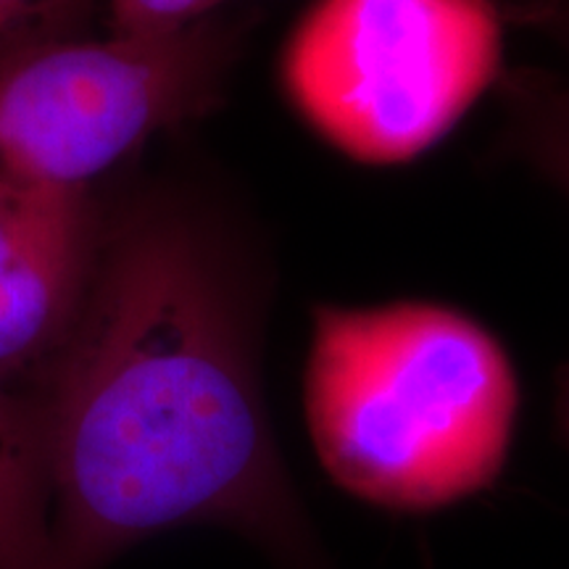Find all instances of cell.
<instances>
[{"instance_id": "cell-6", "label": "cell", "mask_w": 569, "mask_h": 569, "mask_svg": "<svg viewBox=\"0 0 569 569\" xmlns=\"http://www.w3.org/2000/svg\"><path fill=\"white\" fill-rule=\"evenodd\" d=\"M0 569H51V501L38 411L0 382Z\"/></svg>"}, {"instance_id": "cell-5", "label": "cell", "mask_w": 569, "mask_h": 569, "mask_svg": "<svg viewBox=\"0 0 569 569\" xmlns=\"http://www.w3.org/2000/svg\"><path fill=\"white\" fill-rule=\"evenodd\" d=\"M101 234L88 190L0 193V382L32 407L80 322Z\"/></svg>"}, {"instance_id": "cell-4", "label": "cell", "mask_w": 569, "mask_h": 569, "mask_svg": "<svg viewBox=\"0 0 569 569\" xmlns=\"http://www.w3.org/2000/svg\"><path fill=\"white\" fill-rule=\"evenodd\" d=\"M234 34L203 19L151 38H61L0 59V193H69L224 92Z\"/></svg>"}, {"instance_id": "cell-3", "label": "cell", "mask_w": 569, "mask_h": 569, "mask_svg": "<svg viewBox=\"0 0 569 569\" xmlns=\"http://www.w3.org/2000/svg\"><path fill=\"white\" fill-rule=\"evenodd\" d=\"M498 63L490 0H315L284 46L282 80L346 156L401 163L472 109Z\"/></svg>"}, {"instance_id": "cell-8", "label": "cell", "mask_w": 569, "mask_h": 569, "mask_svg": "<svg viewBox=\"0 0 569 569\" xmlns=\"http://www.w3.org/2000/svg\"><path fill=\"white\" fill-rule=\"evenodd\" d=\"M92 0H0V59L61 38H71Z\"/></svg>"}, {"instance_id": "cell-7", "label": "cell", "mask_w": 569, "mask_h": 569, "mask_svg": "<svg viewBox=\"0 0 569 569\" xmlns=\"http://www.w3.org/2000/svg\"><path fill=\"white\" fill-rule=\"evenodd\" d=\"M536 11L569 53V0H540ZM503 117L511 151L569 196V67L511 74Z\"/></svg>"}, {"instance_id": "cell-9", "label": "cell", "mask_w": 569, "mask_h": 569, "mask_svg": "<svg viewBox=\"0 0 569 569\" xmlns=\"http://www.w3.org/2000/svg\"><path fill=\"white\" fill-rule=\"evenodd\" d=\"M224 0H109L111 34L119 38H151L188 30Z\"/></svg>"}, {"instance_id": "cell-1", "label": "cell", "mask_w": 569, "mask_h": 569, "mask_svg": "<svg viewBox=\"0 0 569 569\" xmlns=\"http://www.w3.org/2000/svg\"><path fill=\"white\" fill-rule=\"evenodd\" d=\"M51 569H106L177 528H222L274 569H338L277 446L259 306L182 213L101 234L80 322L34 401Z\"/></svg>"}, {"instance_id": "cell-10", "label": "cell", "mask_w": 569, "mask_h": 569, "mask_svg": "<svg viewBox=\"0 0 569 569\" xmlns=\"http://www.w3.org/2000/svg\"><path fill=\"white\" fill-rule=\"evenodd\" d=\"M553 422H557L561 440L569 446V361L553 380Z\"/></svg>"}, {"instance_id": "cell-2", "label": "cell", "mask_w": 569, "mask_h": 569, "mask_svg": "<svg viewBox=\"0 0 569 569\" xmlns=\"http://www.w3.org/2000/svg\"><path fill=\"white\" fill-rule=\"evenodd\" d=\"M517 375L486 327L436 303L319 306L303 377L311 446L369 507L422 515L498 480Z\"/></svg>"}]
</instances>
